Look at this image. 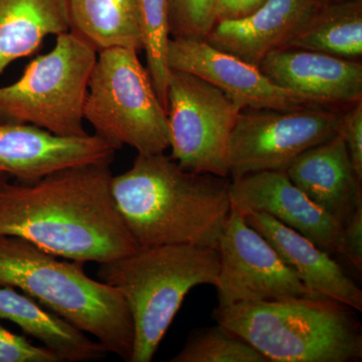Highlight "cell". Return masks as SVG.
<instances>
[{
  "label": "cell",
  "mask_w": 362,
  "mask_h": 362,
  "mask_svg": "<svg viewBox=\"0 0 362 362\" xmlns=\"http://www.w3.org/2000/svg\"><path fill=\"white\" fill-rule=\"evenodd\" d=\"M111 162L56 171L37 180H0V235L28 240L71 261L103 264L137 251L117 209Z\"/></svg>",
  "instance_id": "1"
},
{
  "label": "cell",
  "mask_w": 362,
  "mask_h": 362,
  "mask_svg": "<svg viewBox=\"0 0 362 362\" xmlns=\"http://www.w3.org/2000/svg\"><path fill=\"white\" fill-rule=\"evenodd\" d=\"M230 180L185 170L165 153L138 154L112 177L119 214L138 249L192 245L218 251L232 209Z\"/></svg>",
  "instance_id": "2"
},
{
  "label": "cell",
  "mask_w": 362,
  "mask_h": 362,
  "mask_svg": "<svg viewBox=\"0 0 362 362\" xmlns=\"http://www.w3.org/2000/svg\"><path fill=\"white\" fill-rule=\"evenodd\" d=\"M83 262L62 261L28 240L0 235V286L20 289L87 335L108 354L129 361L134 324L122 295L89 277Z\"/></svg>",
  "instance_id": "3"
},
{
  "label": "cell",
  "mask_w": 362,
  "mask_h": 362,
  "mask_svg": "<svg viewBox=\"0 0 362 362\" xmlns=\"http://www.w3.org/2000/svg\"><path fill=\"white\" fill-rule=\"evenodd\" d=\"M351 310L329 298L292 297L218 306L213 316L269 362H350L362 357Z\"/></svg>",
  "instance_id": "4"
},
{
  "label": "cell",
  "mask_w": 362,
  "mask_h": 362,
  "mask_svg": "<svg viewBox=\"0 0 362 362\" xmlns=\"http://www.w3.org/2000/svg\"><path fill=\"white\" fill-rule=\"evenodd\" d=\"M220 256L211 247H145L99 264L97 277L122 295L134 324L129 362H150L190 290L216 285Z\"/></svg>",
  "instance_id": "5"
},
{
  "label": "cell",
  "mask_w": 362,
  "mask_h": 362,
  "mask_svg": "<svg viewBox=\"0 0 362 362\" xmlns=\"http://www.w3.org/2000/svg\"><path fill=\"white\" fill-rule=\"evenodd\" d=\"M84 118L95 134L117 149L124 145L139 156L169 148L168 114L138 51L114 47L99 52L90 75Z\"/></svg>",
  "instance_id": "6"
},
{
  "label": "cell",
  "mask_w": 362,
  "mask_h": 362,
  "mask_svg": "<svg viewBox=\"0 0 362 362\" xmlns=\"http://www.w3.org/2000/svg\"><path fill=\"white\" fill-rule=\"evenodd\" d=\"M97 52L71 30L57 35L51 52L33 59L13 84L0 88V123L87 135L84 105Z\"/></svg>",
  "instance_id": "7"
},
{
  "label": "cell",
  "mask_w": 362,
  "mask_h": 362,
  "mask_svg": "<svg viewBox=\"0 0 362 362\" xmlns=\"http://www.w3.org/2000/svg\"><path fill=\"white\" fill-rule=\"evenodd\" d=\"M166 99L171 158L185 170L228 177V143L244 107L182 71L170 70Z\"/></svg>",
  "instance_id": "8"
},
{
  "label": "cell",
  "mask_w": 362,
  "mask_h": 362,
  "mask_svg": "<svg viewBox=\"0 0 362 362\" xmlns=\"http://www.w3.org/2000/svg\"><path fill=\"white\" fill-rule=\"evenodd\" d=\"M342 111L318 105L291 111L243 110L228 143L230 175L237 180L286 171L306 150L338 134Z\"/></svg>",
  "instance_id": "9"
},
{
  "label": "cell",
  "mask_w": 362,
  "mask_h": 362,
  "mask_svg": "<svg viewBox=\"0 0 362 362\" xmlns=\"http://www.w3.org/2000/svg\"><path fill=\"white\" fill-rule=\"evenodd\" d=\"M218 252L220 272L214 287L218 306L321 297L304 285L270 243L233 206L218 240Z\"/></svg>",
  "instance_id": "10"
},
{
  "label": "cell",
  "mask_w": 362,
  "mask_h": 362,
  "mask_svg": "<svg viewBox=\"0 0 362 362\" xmlns=\"http://www.w3.org/2000/svg\"><path fill=\"white\" fill-rule=\"evenodd\" d=\"M168 63L170 70L187 71L216 86L244 108L291 111L318 105L279 87L259 66L204 40H169Z\"/></svg>",
  "instance_id": "11"
},
{
  "label": "cell",
  "mask_w": 362,
  "mask_h": 362,
  "mask_svg": "<svg viewBox=\"0 0 362 362\" xmlns=\"http://www.w3.org/2000/svg\"><path fill=\"white\" fill-rule=\"evenodd\" d=\"M232 206L268 214L327 252L344 257V228L288 177L286 171H261L230 180Z\"/></svg>",
  "instance_id": "12"
},
{
  "label": "cell",
  "mask_w": 362,
  "mask_h": 362,
  "mask_svg": "<svg viewBox=\"0 0 362 362\" xmlns=\"http://www.w3.org/2000/svg\"><path fill=\"white\" fill-rule=\"evenodd\" d=\"M117 149L94 134L62 136L21 123H0V173L21 181L39 180L63 169L112 162Z\"/></svg>",
  "instance_id": "13"
},
{
  "label": "cell",
  "mask_w": 362,
  "mask_h": 362,
  "mask_svg": "<svg viewBox=\"0 0 362 362\" xmlns=\"http://www.w3.org/2000/svg\"><path fill=\"white\" fill-rule=\"evenodd\" d=\"M259 70L279 87L321 106L342 108L362 100V64L306 49L269 52Z\"/></svg>",
  "instance_id": "14"
},
{
  "label": "cell",
  "mask_w": 362,
  "mask_h": 362,
  "mask_svg": "<svg viewBox=\"0 0 362 362\" xmlns=\"http://www.w3.org/2000/svg\"><path fill=\"white\" fill-rule=\"evenodd\" d=\"M322 4L320 0H266L244 18L218 21L204 40L259 66L269 52L284 49Z\"/></svg>",
  "instance_id": "15"
},
{
  "label": "cell",
  "mask_w": 362,
  "mask_h": 362,
  "mask_svg": "<svg viewBox=\"0 0 362 362\" xmlns=\"http://www.w3.org/2000/svg\"><path fill=\"white\" fill-rule=\"evenodd\" d=\"M309 199L344 228L362 206L361 180L341 135L306 150L286 169Z\"/></svg>",
  "instance_id": "16"
},
{
  "label": "cell",
  "mask_w": 362,
  "mask_h": 362,
  "mask_svg": "<svg viewBox=\"0 0 362 362\" xmlns=\"http://www.w3.org/2000/svg\"><path fill=\"white\" fill-rule=\"evenodd\" d=\"M242 214L247 223L270 243L312 293L354 310H362L361 288L331 258L330 254L268 214L255 211Z\"/></svg>",
  "instance_id": "17"
},
{
  "label": "cell",
  "mask_w": 362,
  "mask_h": 362,
  "mask_svg": "<svg viewBox=\"0 0 362 362\" xmlns=\"http://www.w3.org/2000/svg\"><path fill=\"white\" fill-rule=\"evenodd\" d=\"M0 318L39 340L61 362L98 361L108 354L96 340L14 288L0 286Z\"/></svg>",
  "instance_id": "18"
},
{
  "label": "cell",
  "mask_w": 362,
  "mask_h": 362,
  "mask_svg": "<svg viewBox=\"0 0 362 362\" xmlns=\"http://www.w3.org/2000/svg\"><path fill=\"white\" fill-rule=\"evenodd\" d=\"M70 30L69 0H0V76L45 37Z\"/></svg>",
  "instance_id": "19"
},
{
  "label": "cell",
  "mask_w": 362,
  "mask_h": 362,
  "mask_svg": "<svg viewBox=\"0 0 362 362\" xmlns=\"http://www.w3.org/2000/svg\"><path fill=\"white\" fill-rule=\"evenodd\" d=\"M71 32L98 52L114 47L143 49L136 0H69Z\"/></svg>",
  "instance_id": "20"
},
{
  "label": "cell",
  "mask_w": 362,
  "mask_h": 362,
  "mask_svg": "<svg viewBox=\"0 0 362 362\" xmlns=\"http://www.w3.org/2000/svg\"><path fill=\"white\" fill-rule=\"evenodd\" d=\"M284 49L358 61L362 56V0L321 4Z\"/></svg>",
  "instance_id": "21"
},
{
  "label": "cell",
  "mask_w": 362,
  "mask_h": 362,
  "mask_svg": "<svg viewBox=\"0 0 362 362\" xmlns=\"http://www.w3.org/2000/svg\"><path fill=\"white\" fill-rule=\"evenodd\" d=\"M147 70L159 100L166 109L170 69L168 63L169 33L168 0H136Z\"/></svg>",
  "instance_id": "22"
},
{
  "label": "cell",
  "mask_w": 362,
  "mask_h": 362,
  "mask_svg": "<svg viewBox=\"0 0 362 362\" xmlns=\"http://www.w3.org/2000/svg\"><path fill=\"white\" fill-rule=\"evenodd\" d=\"M171 362H269L246 340L218 324L194 330Z\"/></svg>",
  "instance_id": "23"
},
{
  "label": "cell",
  "mask_w": 362,
  "mask_h": 362,
  "mask_svg": "<svg viewBox=\"0 0 362 362\" xmlns=\"http://www.w3.org/2000/svg\"><path fill=\"white\" fill-rule=\"evenodd\" d=\"M218 0H168L170 39L206 40L218 21Z\"/></svg>",
  "instance_id": "24"
},
{
  "label": "cell",
  "mask_w": 362,
  "mask_h": 362,
  "mask_svg": "<svg viewBox=\"0 0 362 362\" xmlns=\"http://www.w3.org/2000/svg\"><path fill=\"white\" fill-rule=\"evenodd\" d=\"M0 362H61L45 347L35 346L25 337L0 326Z\"/></svg>",
  "instance_id": "25"
},
{
  "label": "cell",
  "mask_w": 362,
  "mask_h": 362,
  "mask_svg": "<svg viewBox=\"0 0 362 362\" xmlns=\"http://www.w3.org/2000/svg\"><path fill=\"white\" fill-rule=\"evenodd\" d=\"M339 133L357 176L362 180V100L343 109Z\"/></svg>",
  "instance_id": "26"
},
{
  "label": "cell",
  "mask_w": 362,
  "mask_h": 362,
  "mask_svg": "<svg viewBox=\"0 0 362 362\" xmlns=\"http://www.w3.org/2000/svg\"><path fill=\"white\" fill-rule=\"evenodd\" d=\"M344 257L352 265L362 269V206L344 226Z\"/></svg>",
  "instance_id": "27"
},
{
  "label": "cell",
  "mask_w": 362,
  "mask_h": 362,
  "mask_svg": "<svg viewBox=\"0 0 362 362\" xmlns=\"http://www.w3.org/2000/svg\"><path fill=\"white\" fill-rule=\"evenodd\" d=\"M265 1L266 0H218V21L244 18L259 8Z\"/></svg>",
  "instance_id": "28"
},
{
  "label": "cell",
  "mask_w": 362,
  "mask_h": 362,
  "mask_svg": "<svg viewBox=\"0 0 362 362\" xmlns=\"http://www.w3.org/2000/svg\"><path fill=\"white\" fill-rule=\"evenodd\" d=\"M323 4H328V2H338V1H346V0H320Z\"/></svg>",
  "instance_id": "29"
},
{
  "label": "cell",
  "mask_w": 362,
  "mask_h": 362,
  "mask_svg": "<svg viewBox=\"0 0 362 362\" xmlns=\"http://www.w3.org/2000/svg\"><path fill=\"white\" fill-rule=\"evenodd\" d=\"M4 176H6V175H2V173H0V180H2V178L4 177Z\"/></svg>",
  "instance_id": "30"
}]
</instances>
